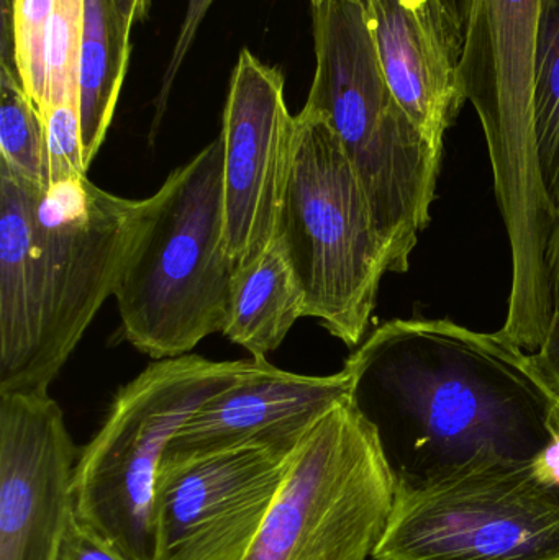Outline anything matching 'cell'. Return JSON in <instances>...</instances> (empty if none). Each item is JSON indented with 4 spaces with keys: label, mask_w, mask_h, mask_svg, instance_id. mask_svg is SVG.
Segmentation results:
<instances>
[{
    "label": "cell",
    "mask_w": 559,
    "mask_h": 560,
    "mask_svg": "<svg viewBox=\"0 0 559 560\" xmlns=\"http://www.w3.org/2000/svg\"><path fill=\"white\" fill-rule=\"evenodd\" d=\"M353 398L403 440L400 469L456 466L475 457L537 459L551 444L558 395L531 352L449 319L384 323L345 362Z\"/></svg>",
    "instance_id": "obj_1"
},
{
    "label": "cell",
    "mask_w": 559,
    "mask_h": 560,
    "mask_svg": "<svg viewBox=\"0 0 559 560\" xmlns=\"http://www.w3.org/2000/svg\"><path fill=\"white\" fill-rule=\"evenodd\" d=\"M312 19L317 68L305 107L337 133L400 275L429 226L443 148L391 92L361 0H312Z\"/></svg>",
    "instance_id": "obj_2"
},
{
    "label": "cell",
    "mask_w": 559,
    "mask_h": 560,
    "mask_svg": "<svg viewBox=\"0 0 559 560\" xmlns=\"http://www.w3.org/2000/svg\"><path fill=\"white\" fill-rule=\"evenodd\" d=\"M223 143L210 141L158 189L115 290L125 339L154 361L222 332L235 265L226 249Z\"/></svg>",
    "instance_id": "obj_3"
},
{
    "label": "cell",
    "mask_w": 559,
    "mask_h": 560,
    "mask_svg": "<svg viewBox=\"0 0 559 560\" xmlns=\"http://www.w3.org/2000/svg\"><path fill=\"white\" fill-rule=\"evenodd\" d=\"M278 238L315 318L350 348L363 342L391 255L366 190L334 128L304 107Z\"/></svg>",
    "instance_id": "obj_4"
},
{
    "label": "cell",
    "mask_w": 559,
    "mask_h": 560,
    "mask_svg": "<svg viewBox=\"0 0 559 560\" xmlns=\"http://www.w3.org/2000/svg\"><path fill=\"white\" fill-rule=\"evenodd\" d=\"M258 361L197 354L153 361L120 388L101 430L79 453L72 490L79 525L127 560H153V490L167 444Z\"/></svg>",
    "instance_id": "obj_5"
},
{
    "label": "cell",
    "mask_w": 559,
    "mask_h": 560,
    "mask_svg": "<svg viewBox=\"0 0 559 560\" xmlns=\"http://www.w3.org/2000/svg\"><path fill=\"white\" fill-rule=\"evenodd\" d=\"M374 560H559V482L540 459L399 469Z\"/></svg>",
    "instance_id": "obj_6"
},
{
    "label": "cell",
    "mask_w": 559,
    "mask_h": 560,
    "mask_svg": "<svg viewBox=\"0 0 559 560\" xmlns=\"http://www.w3.org/2000/svg\"><path fill=\"white\" fill-rule=\"evenodd\" d=\"M397 470L353 397L302 438L243 560H368L396 497Z\"/></svg>",
    "instance_id": "obj_7"
},
{
    "label": "cell",
    "mask_w": 559,
    "mask_h": 560,
    "mask_svg": "<svg viewBox=\"0 0 559 560\" xmlns=\"http://www.w3.org/2000/svg\"><path fill=\"white\" fill-rule=\"evenodd\" d=\"M88 176L43 189L35 209L39 339L22 390H48L108 296L156 209Z\"/></svg>",
    "instance_id": "obj_8"
},
{
    "label": "cell",
    "mask_w": 559,
    "mask_h": 560,
    "mask_svg": "<svg viewBox=\"0 0 559 560\" xmlns=\"http://www.w3.org/2000/svg\"><path fill=\"white\" fill-rule=\"evenodd\" d=\"M294 451L248 444L160 464L153 490V560L245 559Z\"/></svg>",
    "instance_id": "obj_9"
},
{
    "label": "cell",
    "mask_w": 559,
    "mask_h": 560,
    "mask_svg": "<svg viewBox=\"0 0 559 560\" xmlns=\"http://www.w3.org/2000/svg\"><path fill=\"white\" fill-rule=\"evenodd\" d=\"M295 131L284 75L243 49L230 79L220 131L226 249L236 269L278 238Z\"/></svg>",
    "instance_id": "obj_10"
},
{
    "label": "cell",
    "mask_w": 559,
    "mask_h": 560,
    "mask_svg": "<svg viewBox=\"0 0 559 560\" xmlns=\"http://www.w3.org/2000/svg\"><path fill=\"white\" fill-rule=\"evenodd\" d=\"M79 451L48 390L0 394V560H56Z\"/></svg>",
    "instance_id": "obj_11"
},
{
    "label": "cell",
    "mask_w": 559,
    "mask_h": 560,
    "mask_svg": "<svg viewBox=\"0 0 559 560\" xmlns=\"http://www.w3.org/2000/svg\"><path fill=\"white\" fill-rule=\"evenodd\" d=\"M345 365L331 375L282 371L259 359L255 371L199 408L167 444L161 464L222 453L248 444L295 450L331 408L353 397Z\"/></svg>",
    "instance_id": "obj_12"
},
{
    "label": "cell",
    "mask_w": 559,
    "mask_h": 560,
    "mask_svg": "<svg viewBox=\"0 0 559 560\" xmlns=\"http://www.w3.org/2000/svg\"><path fill=\"white\" fill-rule=\"evenodd\" d=\"M387 85L417 127L443 148L465 97L463 39L440 0H361Z\"/></svg>",
    "instance_id": "obj_13"
},
{
    "label": "cell",
    "mask_w": 559,
    "mask_h": 560,
    "mask_svg": "<svg viewBox=\"0 0 559 560\" xmlns=\"http://www.w3.org/2000/svg\"><path fill=\"white\" fill-rule=\"evenodd\" d=\"M42 190L0 164V394L22 390L38 348L35 209Z\"/></svg>",
    "instance_id": "obj_14"
},
{
    "label": "cell",
    "mask_w": 559,
    "mask_h": 560,
    "mask_svg": "<svg viewBox=\"0 0 559 560\" xmlns=\"http://www.w3.org/2000/svg\"><path fill=\"white\" fill-rule=\"evenodd\" d=\"M301 318H305L304 293L276 238L258 258L236 269L222 335L259 361L282 345Z\"/></svg>",
    "instance_id": "obj_15"
},
{
    "label": "cell",
    "mask_w": 559,
    "mask_h": 560,
    "mask_svg": "<svg viewBox=\"0 0 559 560\" xmlns=\"http://www.w3.org/2000/svg\"><path fill=\"white\" fill-rule=\"evenodd\" d=\"M131 28L112 0H85L79 49V115L85 167L107 137L127 75Z\"/></svg>",
    "instance_id": "obj_16"
},
{
    "label": "cell",
    "mask_w": 559,
    "mask_h": 560,
    "mask_svg": "<svg viewBox=\"0 0 559 560\" xmlns=\"http://www.w3.org/2000/svg\"><path fill=\"white\" fill-rule=\"evenodd\" d=\"M532 114L541 183L559 219V0H540L538 5Z\"/></svg>",
    "instance_id": "obj_17"
},
{
    "label": "cell",
    "mask_w": 559,
    "mask_h": 560,
    "mask_svg": "<svg viewBox=\"0 0 559 560\" xmlns=\"http://www.w3.org/2000/svg\"><path fill=\"white\" fill-rule=\"evenodd\" d=\"M0 164L42 189L51 186L45 118L5 61H0Z\"/></svg>",
    "instance_id": "obj_18"
},
{
    "label": "cell",
    "mask_w": 559,
    "mask_h": 560,
    "mask_svg": "<svg viewBox=\"0 0 559 560\" xmlns=\"http://www.w3.org/2000/svg\"><path fill=\"white\" fill-rule=\"evenodd\" d=\"M55 0H10L0 33H12V65L42 115L48 107V35Z\"/></svg>",
    "instance_id": "obj_19"
},
{
    "label": "cell",
    "mask_w": 559,
    "mask_h": 560,
    "mask_svg": "<svg viewBox=\"0 0 559 560\" xmlns=\"http://www.w3.org/2000/svg\"><path fill=\"white\" fill-rule=\"evenodd\" d=\"M85 0H55L48 35V107L79 105V49ZM43 115V117H45Z\"/></svg>",
    "instance_id": "obj_20"
},
{
    "label": "cell",
    "mask_w": 559,
    "mask_h": 560,
    "mask_svg": "<svg viewBox=\"0 0 559 560\" xmlns=\"http://www.w3.org/2000/svg\"><path fill=\"white\" fill-rule=\"evenodd\" d=\"M51 184L85 176L82 150L81 115L78 104L53 107L45 115Z\"/></svg>",
    "instance_id": "obj_21"
},
{
    "label": "cell",
    "mask_w": 559,
    "mask_h": 560,
    "mask_svg": "<svg viewBox=\"0 0 559 560\" xmlns=\"http://www.w3.org/2000/svg\"><path fill=\"white\" fill-rule=\"evenodd\" d=\"M212 3L213 0H189L187 2L186 15H184L183 25H180L179 33H177L176 45H174L173 52H171L170 62H167L166 71H164L160 92H158L153 131H156V128L160 127L177 72L183 68L184 59H186L190 46L196 42L197 32H199L202 20L206 19Z\"/></svg>",
    "instance_id": "obj_22"
},
{
    "label": "cell",
    "mask_w": 559,
    "mask_h": 560,
    "mask_svg": "<svg viewBox=\"0 0 559 560\" xmlns=\"http://www.w3.org/2000/svg\"><path fill=\"white\" fill-rule=\"evenodd\" d=\"M56 560H127L79 525L75 515L62 536Z\"/></svg>",
    "instance_id": "obj_23"
},
{
    "label": "cell",
    "mask_w": 559,
    "mask_h": 560,
    "mask_svg": "<svg viewBox=\"0 0 559 560\" xmlns=\"http://www.w3.org/2000/svg\"><path fill=\"white\" fill-rule=\"evenodd\" d=\"M531 358L538 374L559 397V310L551 315L544 339Z\"/></svg>",
    "instance_id": "obj_24"
},
{
    "label": "cell",
    "mask_w": 559,
    "mask_h": 560,
    "mask_svg": "<svg viewBox=\"0 0 559 560\" xmlns=\"http://www.w3.org/2000/svg\"><path fill=\"white\" fill-rule=\"evenodd\" d=\"M547 280L554 315L559 310V219L547 249Z\"/></svg>",
    "instance_id": "obj_25"
},
{
    "label": "cell",
    "mask_w": 559,
    "mask_h": 560,
    "mask_svg": "<svg viewBox=\"0 0 559 560\" xmlns=\"http://www.w3.org/2000/svg\"><path fill=\"white\" fill-rule=\"evenodd\" d=\"M550 431L554 440H551L550 446L538 456V459L544 463V466L554 474L555 479L559 482V397L554 411H551Z\"/></svg>",
    "instance_id": "obj_26"
},
{
    "label": "cell",
    "mask_w": 559,
    "mask_h": 560,
    "mask_svg": "<svg viewBox=\"0 0 559 560\" xmlns=\"http://www.w3.org/2000/svg\"><path fill=\"white\" fill-rule=\"evenodd\" d=\"M440 2H442L450 20L462 35L463 46H465L466 30H468L469 16H471L475 0H440Z\"/></svg>",
    "instance_id": "obj_27"
},
{
    "label": "cell",
    "mask_w": 559,
    "mask_h": 560,
    "mask_svg": "<svg viewBox=\"0 0 559 560\" xmlns=\"http://www.w3.org/2000/svg\"><path fill=\"white\" fill-rule=\"evenodd\" d=\"M112 2L130 28H133L138 22H143L150 12V0H112Z\"/></svg>",
    "instance_id": "obj_28"
},
{
    "label": "cell",
    "mask_w": 559,
    "mask_h": 560,
    "mask_svg": "<svg viewBox=\"0 0 559 560\" xmlns=\"http://www.w3.org/2000/svg\"><path fill=\"white\" fill-rule=\"evenodd\" d=\"M10 0H0V20H5L9 16Z\"/></svg>",
    "instance_id": "obj_29"
}]
</instances>
